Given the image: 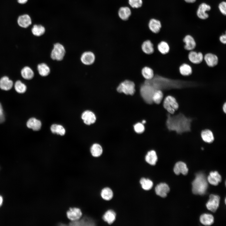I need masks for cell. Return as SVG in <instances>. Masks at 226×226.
Here are the masks:
<instances>
[{"label":"cell","instance_id":"cell-18","mask_svg":"<svg viewBox=\"0 0 226 226\" xmlns=\"http://www.w3.org/2000/svg\"><path fill=\"white\" fill-rule=\"evenodd\" d=\"M141 48L142 51L148 55L152 54L154 51V45L150 40L144 41L141 44Z\"/></svg>","mask_w":226,"mask_h":226},{"label":"cell","instance_id":"cell-34","mask_svg":"<svg viewBox=\"0 0 226 226\" xmlns=\"http://www.w3.org/2000/svg\"><path fill=\"white\" fill-rule=\"evenodd\" d=\"M100 195L101 197L104 200H110L113 197V192L110 188L105 187L101 190Z\"/></svg>","mask_w":226,"mask_h":226},{"label":"cell","instance_id":"cell-31","mask_svg":"<svg viewBox=\"0 0 226 226\" xmlns=\"http://www.w3.org/2000/svg\"><path fill=\"white\" fill-rule=\"evenodd\" d=\"M37 70L39 74L42 77L48 75L50 73V69L45 63H42L37 66Z\"/></svg>","mask_w":226,"mask_h":226},{"label":"cell","instance_id":"cell-6","mask_svg":"<svg viewBox=\"0 0 226 226\" xmlns=\"http://www.w3.org/2000/svg\"><path fill=\"white\" fill-rule=\"evenodd\" d=\"M66 51L64 46L61 44L57 43L54 44L51 53V58L55 60H62L65 54Z\"/></svg>","mask_w":226,"mask_h":226},{"label":"cell","instance_id":"cell-39","mask_svg":"<svg viewBox=\"0 0 226 226\" xmlns=\"http://www.w3.org/2000/svg\"><path fill=\"white\" fill-rule=\"evenodd\" d=\"M140 183L142 188L147 191L151 189L153 185V182L151 180L144 178H142L140 179Z\"/></svg>","mask_w":226,"mask_h":226},{"label":"cell","instance_id":"cell-28","mask_svg":"<svg viewBox=\"0 0 226 226\" xmlns=\"http://www.w3.org/2000/svg\"><path fill=\"white\" fill-rule=\"evenodd\" d=\"M103 220L109 224L113 223L116 218V213L112 210L107 211L103 215L102 217Z\"/></svg>","mask_w":226,"mask_h":226},{"label":"cell","instance_id":"cell-46","mask_svg":"<svg viewBox=\"0 0 226 226\" xmlns=\"http://www.w3.org/2000/svg\"><path fill=\"white\" fill-rule=\"evenodd\" d=\"M18 2L21 4H24L26 3L28 0H17Z\"/></svg>","mask_w":226,"mask_h":226},{"label":"cell","instance_id":"cell-42","mask_svg":"<svg viewBox=\"0 0 226 226\" xmlns=\"http://www.w3.org/2000/svg\"><path fill=\"white\" fill-rule=\"evenodd\" d=\"M135 131L137 133H141L144 131V127L142 123H138L134 126Z\"/></svg>","mask_w":226,"mask_h":226},{"label":"cell","instance_id":"cell-33","mask_svg":"<svg viewBox=\"0 0 226 226\" xmlns=\"http://www.w3.org/2000/svg\"><path fill=\"white\" fill-rule=\"evenodd\" d=\"M201 223L206 226H209L214 222V218L210 214H204L202 215L200 218Z\"/></svg>","mask_w":226,"mask_h":226},{"label":"cell","instance_id":"cell-5","mask_svg":"<svg viewBox=\"0 0 226 226\" xmlns=\"http://www.w3.org/2000/svg\"><path fill=\"white\" fill-rule=\"evenodd\" d=\"M163 106L169 114H173L178 109L179 105L174 97L169 95L166 96L164 100Z\"/></svg>","mask_w":226,"mask_h":226},{"label":"cell","instance_id":"cell-12","mask_svg":"<svg viewBox=\"0 0 226 226\" xmlns=\"http://www.w3.org/2000/svg\"><path fill=\"white\" fill-rule=\"evenodd\" d=\"M80 60L82 62L84 65H90L94 62L95 56L92 52L86 51L84 52L82 54Z\"/></svg>","mask_w":226,"mask_h":226},{"label":"cell","instance_id":"cell-37","mask_svg":"<svg viewBox=\"0 0 226 226\" xmlns=\"http://www.w3.org/2000/svg\"><path fill=\"white\" fill-rule=\"evenodd\" d=\"M90 152L93 157H97L101 155L103 152V149L100 145L97 143H95L93 144L91 147Z\"/></svg>","mask_w":226,"mask_h":226},{"label":"cell","instance_id":"cell-25","mask_svg":"<svg viewBox=\"0 0 226 226\" xmlns=\"http://www.w3.org/2000/svg\"><path fill=\"white\" fill-rule=\"evenodd\" d=\"M202 140L205 143H211L214 140V137L213 132L210 130L205 129L201 132Z\"/></svg>","mask_w":226,"mask_h":226},{"label":"cell","instance_id":"cell-32","mask_svg":"<svg viewBox=\"0 0 226 226\" xmlns=\"http://www.w3.org/2000/svg\"><path fill=\"white\" fill-rule=\"evenodd\" d=\"M21 74L22 77L27 80L32 79L34 76V72L30 67L26 66L23 67L21 70Z\"/></svg>","mask_w":226,"mask_h":226},{"label":"cell","instance_id":"cell-14","mask_svg":"<svg viewBox=\"0 0 226 226\" xmlns=\"http://www.w3.org/2000/svg\"><path fill=\"white\" fill-rule=\"evenodd\" d=\"M211 8L210 5L205 3L201 4L197 11V15L198 18L202 19H205L208 17L206 11L210 10Z\"/></svg>","mask_w":226,"mask_h":226},{"label":"cell","instance_id":"cell-30","mask_svg":"<svg viewBox=\"0 0 226 226\" xmlns=\"http://www.w3.org/2000/svg\"><path fill=\"white\" fill-rule=\"evenodd\" d=\"M157 48L159 51L163 55L168 54L170 50L168 43L164 41H162L159 43L157 46Z\"/></svg>","mask_w":226,"mask_h":226},{"label":"cell","instance_id":"cell-10","mask_svg":"<svg viewBox=\"0 0 226 226\" xmlns=\"http://www.w3.org/2000/svg\"><path fill=\"white\" fill-rule=\"evenodd\" d=\"M203 60L207 65L210 67H213L216 66L218 63V58L213 53H207L203 57Z\"/></svg>","mask_w":226,"mask_h":226},{"label":"cell","instance_id":"cell-43","mask_svg":"<svg viewBox=\"0 0 226 226\" xmlns=\"http://www.w3.org/2000/svg\"><path fill=\"white\" fill-rule=\"evenodd\" d=\"M218 8L221 13L225 15L226 14V3L225 2H221L219 5Z\"/></svg>","mask_w":226,"mask_h":226},{"label":"cell","instance_id":"cell-50","mask_svg":"<svg viewBox=\"0 0 226 226\" xmlns=\"http://www.w3.org/2000/svg\"><path fill=\"white\" fill-rule=\"evenodd\" d=\"M145 122H146V121L145 120H143L142 121V123L143 124L145 123Z\"/></svg>","mask_w":226,"mask_h":226},{"label":"cell","instance_id":"cell-26","mask_svg":"<svg viewBox=\"0 0 226 226\" xmlns=\"http://www.w3.org/2000/svg\"><path fill=\"white\" fill-rule=\"evenodd\" d=\"M131 14L130 9L127 7H122L119 9L118 14L120 18L122 20H127Z\"/></svg>","mask_w":226,"mask_h":226},{"label":"cell","instance_id":"cell-13","mask_svg":"<svg viewBox=\"0 0 226 226\" xmlns=\"http://www.w3.org/2000/svg\"><path fill=\"white\" fill-rule=\"evenodd\" d=\"M183 42L185 43L184 48L185 50L190 51L193 50L196 47V42L194 38L190 35H186Z\"/></svg>","mask_w":226,"mask_h":226},{"label":"cell","instance_id":"cell-35","mask_svg":"<svg viewBox=\"0 0 226 226\" xmlns=\"http://www.w3.org/2000/svg\"><path fill=\"white\" fill-rule=\"evenodd\" d=\"M164 94L162 91L160 89H156L154 91L152 98L153 103L157 104H159L163 99Z\"/></svg>","mask_w":226,"mask_h":226},{"label":"cell","instance_id":"cell-23","mask_svg":"<svg viewBox=\"0 0 226 226\" xmlns=\"http://www.w3.org/2000/svg\"><path fill=\"white\" fill-rule=\"evenodd\" d=\"M207 180L211 184L217 186L221 181V176L217 171L211 172L207 177Z\"/></svg>","mask_w":226,"mask_h":226},{"label":"cell","instance_id":"cell-38","mask_svg":"<svg viewBox=\"0 0 226 226\" xmlns=\"http://www.w3.org/2000/svg\"><path fill=\"white\" fill-rule=\"evenodd\" d=\"M31 31L34 35L40 36L45 33V27L41 25L35 24L32 27Z\"/></svg>","mask_w":226,"mask_h":226},{"label":"cell","instance_id":"cell-45","mask_svg":"<svg viewBox=\"0 0 226 226\" xmlns=\"http://www.w3.org/2000/svg\"><path fill=\"white\" fill-rule=\"evenodd\" d=\"M219 40L220 42L223 44L226 43V35L225 34L221 35L219 38Z\"/></svg>","mask_w":226,"mask_h":226},{"label":"cell","instance_id":"cell-4","mask_svg":"<svg viewBox=\"0 0 226 226\" xmlns=\"http://www.w3.org/2000/svg\"><path fill=\"white\" fill-rule=\"evenodd\" d=\"M155 90L151 85L144 83L141 85L139 88L140 95L143 100L150 104L153 103L152 98Z\"/></svg>","mask_w":226,"mask_h":226},{"label":"cell","instance_id":"cell-3","mask_svg":"<svg viewBox=\"0 0 226 226\" xmlns=\"http://www.w3.org/2000/svg\"><path fill=\"white\" fill-rule=\"evenodd\" d=\"M116 90L119 93L132 95L136 92L135 83L131 80L126 79L119 84Z\"/></svg>","mask_w":226,"mask_h":226},{"label":"cell","instance_id":"cell-8","mask_svg":"<svg viewBox=\"0 0 226 226\" xmlns=\"http://www.w3.org/2000/svg\"><path fill=\"white\" fill-rule=\"evenodd\" d=\"M220 199V197L218 195H210L209 199L206 204L207 209L213 212H215L218 207Z\"/></svg>","mask_w":226,"mask_h":226},{"label":"cell","instance_id":"cell-22","mask_svg":"<svg viewBox=\"0 0 226 226\" xmlns=\"http://www.w3.org/2000/svg\"><path fill=\"white\" fill-rule=\"evenodd\" d=\"M148 26L150 30L153 33L155 34L159 32L161 27L160 22L155 19H152L150 20Z\"/></svg>","mask_w":226,"mask_h":226},{"label":"cell","instance_id":"cell-44","mask_svg":"<svg viewBox=\"0 0 226 226\" xmlns=\"http://www.w3.org/2000/svg\"><path fill=\"white\" fill-rule=\"evenodd\" d=\"M5 120V115L1 104L0 103V123L3 122Z\"/></svg>","mask_w":226,"mask_h":226},{"label":"cell","instance_id":"cell-1","mask_svg":"<svg viewBox=\"0 0 226 226\" xmlns=\"http://www.w3.org/2000/svg\"><path fill=\"white\" fill-rule=\"evenodd\" d=\"M192 119L186 117L182 113L171 116L170 114L167 115L166 125L170 131L175 132L178 134L189 132L191 131Z\"/></svg>","mask_w":226,"mask_h":226},{"label":"cell","instance_id":"cell-48","mask_svg":"<svg viewBox=\"0 0 226 226\" xmlns=\"http://www.w3.org/2000/svg\"><path fill=\"white\" fill-rule=\"evenodd\" d=\"M188 3H193L195 2L196 0H184Z\"/></svg>","mask_w":226,"mask_h":226},{"label":"cell","instance_id":"cell-36","mask_svg":"<svg viewBox=\"0 0 226 226\" xmlns=\"http://www.w3.org/2000/svg\"><path fill=\"white\" fill-rule=\"evenodd\" d=\"M50 129L52 133L61 136L64 135L66 132L64 127L60 125L53 124L51 126Z\"/></svg>","mask_w":226,"mask_h":226},{"label":"cell","instance_id":"cell-41","mask_svg":"<svg viewBox=\"0 0 226 226\" xmlns=\"http://www.w3.org/2000/svg\"><path fill=\"white\" fill-rule=\"evenodd\" d=\"M130 5L133 8H138L143 5L142 0H128Z\"/></svg>","mask_w":226,"mask_h":226},{"label":"cell","instance_id":"cell-16","mask_svg":"<svg viewBox=\"0 0 226 226\" xmlns=\"http://www.w3.org/2000/svg\"><path fill=\"white\" fill-rule=\"evenodd\" d=\"M155 190L157 195L162 197H165L169 192L170 189L166 184L161 183L156 186Z\"/></svg>","mask_w":226,"mask_h":226},{"label":"cell","instance_id":"cell-15","mask_svg":"<svg viewBox=\"0 0 226 226\" xmlns=\"http://www.w3.org/2000/svg\"><path fill=\"white\" fill-rule=\"evenodd\" d=\"M81 118L84 123L87 125H90L94 123L96 120L95 114L92 111L87 110L83 112Z\"/></svg>","mask_w":226,"mask_h":226},{"label":"cell","instance_id":"cell-11","mask_svg":"<svg viewBox=\"0 0 226 226\" xmlns=\"http://www.w3.org/2000/svg\"><path fill=\"white\" fill-rule=\"evenodd\" d=\"M70 226H93L95 225V223L90 218L87 216L82 217L79 219L70 221L68 223Z\"/></svg>","mask_w":226,"mask_h":226},{"label":"cell","instance_id":"cell-51","mask_svg":"<svg viewBox=\"0 0 226 226\" xmlns=\"http://www.w3.org/2000/svg\"><path fill=\"white\" fill-rule=\"evenodd\" d=\"M225 203H226V199H225Z\"/></svg>","mask_w":226,"mask_h":226},{"label":"cell","instance_id":"cell-9","mask_svg":"<svg viewBox=\"0 0 226 226\" xmlns=\"http://www.w3.org/2000/svg\"><path fill=\"white\" fill-rule=\"evenodd\" d=\"M204 55L201 52H197L193 50L189 51L188 55L189 60L194 64H199L203 60Z\"/></svg>","mask_w":226,"mask_h":226},{"label":"cell","instance_id":"cell-40","mask_svg":"<svg viewBox=\"0 0 226 226\" xmlns=\"http://www.w3.org/2000/svg\"><path fill=\"white\" fill-rule=\"evenodd\" d=\"M14 86L16 91L20 94L24 93L27 89L26 85L20 80L16 81L15 83Z\"/></svg>","mask_w":226,"mask_h":226},{"label":"cell","instance_id":"cell-47","mask_svg":"<svg viewBox=\"0 0 226 226\" xmlns=\"http://www.w3.org/2000/svg\"><path fill=\"white\" fill-rule=\"evenodd\" d=\"M223 110V112L225 113L226 112V103L225 102L223 105L222 107Z\"/></svg>","mask_w":226,"mask_h":226},{"label":"cell","instance_id":"cell-17","mask_svg":"<svg viewBox=\"0 0 226 226\" xmlns=\"http://www.w3.org/2000/svg\"><path fill=\"white\" fill-rule=\"evenodd\" d=\"M17 23L20 27L26 28L31 24L32 20L30 16L29 15L24 14L19 17L17 19Z\"/></svg>","mask_w":226,"mask_h":226},{"label":"cell","instance_id":"cell-21","mask_svg":"<svg viewBox=\"0 0 226 226\" xmlns=\"http://www.w3.org/2000/svg\"><path fill=\"white\" fill-rule=\"evenodd\" d=\"M13 85V81L8 77L4 76L0 79V88L4 90H9L12 87Z\"/></svg>","mask_w":226,"mask_h":226},{"label":"cell","instance_id":"cell-2","mask_svg":"<svg viewBox=\"0 0 226 226\" xmlns=\"http://www.w3.org/2000/svg\"><path fill=\"white\" fill-rule=\"evenodd\" d=\"M192 191L195 194L202 195L205 193L208 184L205 175L202 173L196 174L192 183Z\"/></svg>","mask_w":226,"mask_h":226},{"label":"cell","instance_id":"cell-19","mask_svg":"<svg viewBox=\"0 0 226 226\" xmlns=\"http://www.w3.org/2000/svg\"><path fill=\"white\" fill-rule=\"evenodd\" d=\"M188 170L186 164L181 161L176 163L174 168V172L177 175H179L181 173L184 175H186L188 173Z\"/></svg>","mask_w":226,"mask_h":226},{"label":"cell","instance_id":"cell-49","mask_svg":"<svg viewBox=\"0 0 226 226\" xmlns=\"http://www.w3.org/2000/svg\"><path fill=\"white\" fill-rule=\"evenodd\" d=\"M3 202V198L2 197L0 196V207L2 205Z\"/></svg>","mask_w":226,"mask_h":226},{"label":"cell","instance_id":"cell-27","mask_svg":"<svg viewBox=\"0 0 226 226\" xmlns=\"http://www.w3.org/2000/svg\"><path fill=\"white\" fill-rule=\"evenodd\" d=\"M141 73L143 78L146 80L152 79L154 75L153 69L148 66H145L142 69Z\"/></svg>","mask_w":226,"mask_h":226},{"label":"cell","instance_id":"cell-7","mask_svg":"<svg viewBox=\"0 0 226 226\" xmlns=\"http://www.w3.org/2000/svg\"><path fill=\"white\" fill-rule=\"evenodd\" d=\"M66 213L67 218L70 221L78 220L82 217L83 215L81 209L76 207H70Z\"/></svg>","mask_w":226,"mask_h":226},{"label":"cell","instance_id":"cell-20","mask_svg":"<svg viewBox=\"0 0 226 226\" xmlns=\"http://www.w3.org/2000/svg\"><path fill=\"white\" fill-rule=\"evenodd\" d=\"M26 126L28 128L31 129L34 131H38L40 129L41 123L39 120L35 118L32 117L28 120Z\"/></svg>","mask_w":226,"mask_h":226},{"label":"cell","instance_id":"cell-24","mask_svg":"<svg viewBox=\"0 0 226 226\" xmlns=\"http://www.w3.org/2000/svg\"><path fill=\"white\" fill-rule=\"evenodd\" d=\"M179 70L180 75L185 77L191 75L192 73V67L186 63L182 64L179 67Z\"/></svg>","mask_w":226,"mask_h":226},{"label":"cell","instance_id":"cell-29","mask_svg":"<svg viewBox=\"0 0 226 226\" xmlns=\"http://www.w3.org/2000/svg\"><path fill=\"white\" fill-rule=\"evenodd\" d=\"M145 159L147 162L149 164L151 165H155L158 160L155 151L153 150L149 151L145 156Z\"/></svg>","mask_w":226,"mask_h":226}]
</instances>
